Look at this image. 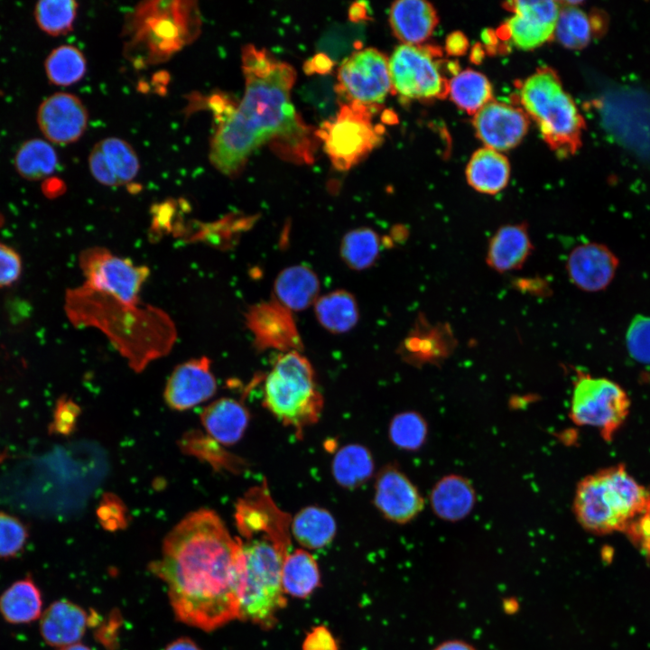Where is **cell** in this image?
Instances as JSON below:
<instances>
[{
  "instance_id": "7bdbcfd3",
  "label": "cell",
  "mask_w": 650,
  "mask_h": 650,
  "mask_svg": "<svg viewBox=\"0 0 650 650\" xmlns=\"http://www.w3.org/2000/svg\"><path fill=\"white\" fill-rule=\"evenodd\" d=\"M624 533L639 549L650 556V488L648 500L645 507L629 524Z\"/></svg>"
},
{
  "instance_id": "836d02e7",
  "label": "cell",
  "mask_w": 650,
  "mask_h": 650,
  "mask_svg": "<svg viewBox=\"0 0 650 650\" xmlns=\"http://www.w3.org/2000/svg\"><path fill=\"white\" fill-rule=\"evenodd\" d=\"M373 471L372 456L367 448L359 444L342 447L332 460L333 477L344 488L360 486L372 476Z\"/></svg>"
},
{
  "instance_id": "44dd1931",
  "label": "cell",
  "mask_w": 650,
  "mask_h": 650,
  "mask_svg": "<svg viewBox=\"0 0 650 650\" xmlns=\"http://www.w3.org/2000/svg\"><path fill=\"white\" fill-rule=\"evenodd\" d=\"M92 618L81 607L66 599L58 600L42 614L40 631L48 645L68 646L82 638Z\"/></svg>"
},
{
  "instance_id": "d590c367",
  "label": "cell",
  "mask_w": 650,
  "mask_h": 650,
  "mask_svg": "<svg viewBox=\"0 0 650 650\" xmlns=\"http://www.w3.org/2000/svg\"><path fill=\"white\" fill-rule=\"evenodd\" d=\"M574 2L561 5L555 26L554 36L564 47L571 50L584 48L591 40L594 23Z\"/></svg>"
},
{
  "instance_id": "bcb514c9",
  "label": "cell",
  "mask_w": 650,
  "mask_h": 650,
  "mask_svg": "<svg viewBox=\"0 0 650 650\" xmlns=\"http://www.w3.org/2000/svg\"><path fill=\"white\" fill-rule=\"evenodd\" d=\"M98 516L102 525L108 530L121 528L125 523L123 506L115 497L109 496L99 507Z\"/></svg>"
},
{
  "instance_id": "e0dca14e",
  "label": "cell",
  "mask_w": 650,
  "mask_h": 650,
  "mask_svg": "<svg viewBox=\"0 0 650 650\" xmlns=\"http://www.w3.org/2000/svg\"><path fill=\"white\" fill-rule=\"evenodd\" d=\"M473 125L485 147L500 152L522 141L528 129V118L521 108L490 101L475 114Z\"/></svg>"
},
{
  "instance_id": "277c9868",
  "label": "cell",
  "mask_w": 650,
  "mask_h": 650,
  "mask_svg": "<svg viewBox=\"0 0 650 650\" xmlns=\"http://www.w3.org/2000/svg\"><path fill=\"white\" fill-rule=\"evenodd\" d=\"M240 541L244 571L238 618L271 628L286 605L282 571L291 552V526L265 529Z\"/></svg>"
},
{
  "instance_id": "5b68a950",
  "label": "cell",
  "mask_w": 650,
  "mask_h": 650,
  "mask_svg": "<svg viewBox=\"0 0 650 650\" xmlns=\"http://www.w3.org/2000/svg\"><path fill=\"white\" fill-rule=\"evenodd\" d=\"M648 497L649 488L618 464L582 478L577 485L572 508L579 524L590 533L625 532Z\"/></svg>"
},
{
  "instance_id": "c3c4849f",
  "label": "cell",
  "mask_w": 650,
  "mask_h": 650,
  "mask_svg": "<svg viewBox=\"0 0 650 650\" xmlns=\"http://www.w3.org/2000/svg\"><path fill=\"white\" fill-rule=\"evenodd\" d=\"M432 650H477L474 645L461 639H450L441 642Z\"/></svg>"
},
{
  "instance_id": "4dcf8cb0",
  "label": "cell",
  "mask_w": 650,
  "mask_h": 650,
  "mask_svg": "<svg viewBox=\"0 0 650 650\" xmlns=\"http://www.w3.org/2000/svg\"><path fill=\"white\" fill-rule=\"evenodd\" d=\"M59 159L52 144L46 139L30 138L23 142L15 152L14 167L24 180L40 181L52 174Z\"/></svg>"
},
{
  "instance_id": "7dc6e473",
  "label": "cell",
  "mask_w": 650,
  "mask_h": 650,
  "mask_svg": "<svg viewBox=\"0 0 650 650\" xmlns=\"http://www.w3.org/2000/svg\"><path fill=\"white\" fill-rule=\"evenodd\" d=\"M79 412L78 406L70 401L63 400L59 404L55 414V428L61 433H67L74 426Z\"/></svg>"
},
{
  "instance_id": "ffe728a7",
  "label": "cell",
  "mask_w": 650,
  "mask_h": 650,
  "mask_svg": "<svg viewBox=\"0 0 650 650\" xmlns=\"http://www.w3.org/2000/svg\"><path fill=\"white\" fill-rule=\"evenodd\" d=\"M88 165L96 181L106 186H120L133 181L139 160L133 147L118 137H107L93 147Z\"/></svg>"
},
{
  "instance_id": "cb8c5ba5",
  "label": "cell",
  "mask_w": 650,
  "mask_h": 650,
  "mask_svg": "<svg viewBox=\"0 0 650 650\" xmlns=\"http://www.w3.org/2000/svg\"><path fill=\"white\" fill-rule=\"evenodd\" d=\"M202 424L209 436L222 445H232L243 436L249 421L244 404L233 398H220L201 413Z\"/></svg>"
},
{
  "instance_id": "f5cc1de1",
  "label": "cell",
  "mask_w": 650,
  "mask_h": 650,
  "mask_svg": "<svg viewBox=\"0 0 650 650\" xmlns=\"http://www.w3.org/2000/svg\"><path fill=\"white\" fill-rule=\"evenodd\" d=\"M60 650H91L88 646L83 644H73L68 646L61 647Z\"/></svg>"
},
{
  "instance_id": "b9f144b4",
  "label": "cell",
  "mask_w": 650,
  "mask_h": 650,
  "mask_svg": "<svg viewBox=\"0 0 650 650\" xmlns=\"http://www.w3.org/2000/svg\"><path fill=\"white\" fill-rule=\"evenodd\" d=\"M27 536L26 527L19 519L0 512V558H10L19 553Z\"/></svg>"
},
{
  "instance_id": "f6af8a7d",
  "label": "cell",
  "mask_w": 650,
  "mask_h": 650,
  "mask_svg": "<svg viewBox=\"0 0 650 650\" xmlns=\"http://www.w3.org/2000/svg\"><path fill=\"white\" fill-rule=\"evenodd\" d=\"M302 650H339V645L336 638L326 627L317 626L306 635Z\"/></svg>"
},
{
  "instance_id": "4316f807",
  "label": "cell",
  "mask_w": 650,
  "mask_h": 650,
  "mask_svg": "<svg viewBox=\"0 0 650 650\" xmlns=\"http://www.w3.org/2000/svg\"><path fill=\"white\" fill-rule=\"evenodd\" d=\"M510 165L505 155L496 150L484 147L471 156L466 177L469 184L484 194H497L509 181Z\"/></svg>"
},
{
  "instance_id": "9c48e42d",
  "label": "cell",
  "mask_w": 650,
  "mask_h": 650,
  "mask_svg": "<svg viewBox=\"0 0 650 650\" xmlns=\"http://www.w3.org/2000/svg\"><path fill=\"white\" fill-rule=\"evenodd\" d=\"M630 401L625 390L605 377L578 372L571 401V418L578 425L598 428L607 441L626 420Z\"/></svg>"
},
{
  "instance_id": "8fae6325",
  "label": "cell",
  "mask_w": 650,
  "mask_h": 650,
  "mask_svg": "<svg viewBox=\"0 0 650 650\" xmlns=\"http://www.w3.org/2000/svg\"><path fill=\"white\" fill-rule=\"evenodd\" d=\"M83 284L130 303L140 302V292L150 275L146 265H135L110 249L94 246L79 253Z\"/></svg>"
},
{
  "instance_id": "ab89813d",
  "label": "cell",
  "mask_w": 650,
  "mask_h": 650,
  "mask_svg": "<svg viewBox=\"0 0 650 650\" xmlns=\"http://www.w3.org/2000/svg\"><path fill=\"white\" fill-rule=\"evenodd\" d=\"M428 427L424 418L416 412L396 414L389 426L391 441L398 448L414 450L425 442Z\"/></svg>"
},
{
  "instance_id": "603a6c76",
  "label": "cell",
  "mask_w": 650,
  "mask_h": 650,
  "mask_svg": "<svg viewBox=\"0 0 650 650\" xmlns=\"http://www.w3.org/2000/svg\"><path fill=\"white\" fill-rule=\"evenodd\" d=\"M532 250L526 224H508L489 240L486 261L497 272H509L521 268Z\"/></svg>"
},
{
  "instance_id": "ee69618b",
  "label": "cell",
  "mask_w": 650,
  "mask_h": 650,
  "mask_svg": "<svg viewBox=\"0 0 650 650\" xmlns=\"http://www.w3.org/2000/svg\"><path fill=\"white\" fill-rule=\"evenodd\" d=\"M22 269L20 255L13 247L0 241V288L16 283L22 274Z\"/></svg>"
},
{
  "instance_id": "f1b7e54d",
  "label": "cell",
  "mask_w": 650,
  "mask_h": 650,
  "mask_svg": "<svg viewBox=\"0 0 650 650\" xmlns=\"http://www.w3.org/2000/svg\"><path fill=\"white\" fill-rule=\"evenodd\" d=\"M314 312L319 323L331 333L349 331L359 318L355 297L344 290H337L318 297L314 302Z\"/></svg>"
},
{
  "instance_id": "30bf717a",
  "label": "cell",
  "mask_w": 650,
  "mask_h": 650,
  "mask_svg": "<svg viewBox=\"0 0 650 650\" xmlns=\"http://www.w3.org/2000/svg\"><path fill=\"white\" fill-rule=\"evenodd\" d=\"M435 53L426 45H398L388 60L392 91L404 100L445 97L449 81L441 72Z\"/></svg>"
},
{
  "instance_id": "4fadbf2b",
  "label": "cell",
  "mask_w": 650,
  "mask_h": 650,
  "mask_svg": "<svg viewBox=\"0 0 650 650\" xmlns=\"http://www.w3.org/2000/svg\"><path fill=\"white\" fill-rule=\"evenodd\" d=\"M245 323L258 351L274 349L286 353L302 349V341L292 311L277 301L261 302L248 307Z\"/></svg>"
},
{
  "instance_id": "8d00e7d4",
  "label": "cell",
  "mask_w": 650,
  "mask_h": 650,
  "mask_svg": "<svg viewBox=\"0 0 650 650\" xmlns=\"http://www.w3.org/2000/svg\"><path fill=\"white\" fill-rule=\"evenodd\" d=\"M380 251L377 234L367 228L348 232L340 244V255L347 265L355 270L370 267Z\"/></svg>"
},
{
  "instance_id": "e575fe53",
  "label": "cell",
  "mask_w": 650,
  "mask_h": 650,
  "mask_svg": "<svg viewBox=\"0 0 650 650\" xmlns=\"http://www.w3.org/2000/svg\"><path fill=\"white\" fill-rule=\"evenodd\" d=\"M44 71L50 83L67 87L79 81L86 73V59L77 47L60 45L51 50L44 60Z\"/></svg>"
},
{
  "instance_id": "ac0fdd59",
  "label": "cell",
  "mask_w": 650,
  "mask_h": 650,
  "mask_svg": "<svg viewBox=\"0 0 650 650\" xmlns=\"http://www.w3.org/2000/svg\"><path fill=\"white\" fill-rule=\"evenodd\" d=\"M619 260L607 246L589 242L573 248L566 269L571 283L579 289L596 292L605 290L613 281Z\"/></svg>"
},
{
  "instance_id": "ba28073f",
  "label": "cell",
  "mask_w": 650,
  "mask_h": 650,
  "mask_svg": "<svg viewBox=\"0 0 650 650\" xmlns=\"http://www.w3.org/2000/svg\"><path fill=\"white\" fill-rule=\"evenodd\" d=\"M376 107L342 103L338 113L315 132L336 169L349 170L382 142L384 127L373 119Z\"/></svg>"
},
{
  "instance_id": "681fc988",
  "label": "cell",
  "mask_w": 650,
  "mask_h": 650,
  "mask_svg": "<svg viewBox=\"0 0 650 650\" xmlns=\"http://www.w3.org/2000/svg\"><path fill=\"white\" fill-rule=\"evenodd\" d=\"M467 41L460 33H454L447 40V49L452 54H460L466 50Z\"/></svg>"
},
{
  "instance_id": "52a82bcc",
  "label": "cell",
  "mask_w": 650,
  "mask_h": 650,
  "mask_svg": "<svg viewBox=\"0 0 650 650\" xmlns=\"http://www.w3.org/2000/svg\"><path fill=\"white\" fill-rule=\"evenodd\" d=\"M519 98L523 110L537 123L557 154L566 156L578 150L584 120L554 71L543 68L528 77L520 88Z\"/></svg>"
},
{
  "instance_id": "484cf974",
  "label": "cell",
  "mask_w": 650,
  "mask_h": 650,
  "mask_svg": "<svg viewBox=\"0 0 650 650\" xmlns=\"http://www.w3.org/2000/svg\"><path fill=\"white\" fill-rule=\"evenodd\" d=\"M320 281L308 266L297 265L282 270L274 281L275 301L291 311L307 309L318 299Z\"/></svg>"
},
{
  "instance_id": "d6986e66",
  "label": "cell",
  "mask_w": 650,
  "mask_h": 650,
  "mask_svg": "<svg viewBox=\"0 0 650 650\" xmlns=\"http://www.w3.org/2000/svg\"><path fill=\"white\" fill-rule=\"evenodd\" d=\"M375 491L376 506L392 522L406 524L423 508V499L416 487L393 465L379 472Z\"/></svg>"
},
{
  "instance_id": "6da1fadb",
  "label": "cell",
  "mask_w": 650,
  "mask_h": 650,
  "mask_svg": "<svg viewBox=\"0 0 650 650\" xmlns=\"http://www.w3.org/2000/svg\"><path fill=\"white\" fill-rule=\"evenodd\" d=\"M243 571L240 538H233L220 517L205 508L172 529L162 557L151 564L167 585L176 618L206 631L238 618Z\"/></svg>"
},
{
  "instance_id": "f546056e",
  "label": "cell",
  "mask_w": 650,
  "mask_h": 650,
  "mask_svg": "<svg viewBox=\"0 0 650 650\" xmlns=\"http://www.w3.org/2000/svg\"><path fill=\"white\" fill-rule=\"evenodd\" d=\"M291 533L296 541L307 549H320L335 536L336 522L324 508L307 506L292 519Z\"/></svg>"
},
{
  "instance_id": "8992f818",
  "label": "cell",
  "mask_w": 650,
  "mask_h": 650,
  "mask_svg": "<svg viewBox=\"0 0 650 650\" xmlns=\"http://www.w3.org/2000/svg\"><path fill=\"white\" fill-rule=\"evenodd\" d=\"M264 405L284 426L292 428L298 437L318 422L323 397L311 364L300 351L278 357L265 381Z\"/></svg>"
},
{
  "instance_id": "7402d4cb",
  "label": "cell",
  "mask_w": 650,
  "mask_h": 650,
  "mask_svg": "<svg viewBox=\"0 0 650 650\" xmlns=\"http://www.w3.org/2000/svg\"><path fill=\"white\" fill-rule=\"evenodd\" d=\"M389 23L394 35L403 44L419 45L432 35L438 15L429 2L400 0L390 7Z\"/></svg>"
},
{
  "instance_id": "3957f363",
  "label": "cell",
  "mask_w": 650,
  "mask_h": 650,
  "mask_svg": "<svg viewBox=\"0 0 650 650\" xmlns=\"http://www.w3.org/2000/svg\"><path fill=\"white\" fill-rule=\"evenodd\" d=\"M65 312L74 327L101 331L136 373L169 354L177 339L176 325L164 310L126 302L83 283L67 290Z\"/></svg>"
},
{
  "instance_id": "f35d334b",
  "label": "cell",
  "mask_w": 650,
  "mask_h": 650,
  "mask_svg": "<svg viewBox=\"0 0 650 650\" xmlns=\"http://www.w3.org/2000/svg\"><path fill=\"white\" fill-rule=\"evenodd\" d=\"M182 449L207 460L217 469H225L233 473H239L245 468V461L219 446V443L209 437H204L200 432H192L181 441Z\"/></svg>"
},
{
  "instance_id": "83f0119b",
  "label": "cell",
  "mask_w": 650,
  "mask_h": 650,
  "mask_svg": "<svg viewBox=\"0 0 650 650\" xmlns=\"http://www.w3.org/2000/svg\"><path fill=\"white\" fill-rule=\"evenodd\" d=\"M42 608L41 591L31 578L13 583L0 596V613L12 624H26L36 620Z\"/></svg>"
},
{
  "instance_id": "1f68e13d",
  "label": "cell",
  "mask_w": 650,
  "mask_h": 650,
  "mask_svg": "<svg viewBox=\"0 0 650 650\" xmlns=\"http://www.w3.org/2000/svg\"><path fill=\"white\" fill-rule=\"evenodd\" d=\"M320 573L314 557L302 549L290 552L282 571L285 593L300 599L310 596L320 585Z\"/></svg>"
},
{
  "instance_id": "2e32d148",
  "label": "cell",
  "mask_w": 650,
  "mask_h": 650,
  "mask_svg": "<svg viewBox=\"0 0 650 650\" xmlns=\"http://www.w3.org/2000/svg\"><path fill=\"white\" fill-rule=\"evenodd\" d=\"M216 390L211 361L203 356L174 367L166 383L164 398L172 409L184 411L212 397Z\"/></svg>"
},
{
  "instance_id": "f907efd6",
  "label": "cell",
  "mask_w": 650,
  "mask_h": 650,
  "mask_svg": "<svg viewBox=\"0 0 650 650\" xmlns=\"http://www.w3.org/2000/svg\"><path fill=\"white\" fill-rule=\"evenodd\" d=\"M164 650H200V648L190 638L181 637L170 643Z\"/></svg>"
},
{
  "instance_id": "5bb4252c",
  "label": "cell",
  "mask_w": 650,
  "mask_h": 650,
  "mask_svg": "<svg viewBox=\"0 0 650 650\" xmlns=\"http://www.w3.org/2000/svg\"><path fill=\"white\" fill-rule=\"evenodd\" d=\"M506 7L513 13L506 23V31L517 48L533 50L554 36L560 3L511 1L506 4Z\"/></svg>"
},
{
  "instance_id": "7c38bea8",
  "label": "cell",
  "mask_w": 650,
  "mask_h": 650,
  "mask_svg": "<svg viewBox=\"0 0 650 650\" xmlns=\"http://www.w3.org/2000/svg\"><path fill=\"white\" fill-rule=\"evenodd\" d=\"M388 60L375 48L352 52L338 70L337 94L345 103L379 107L392 90Z\"/></svg>"
},
{
  "instance_id": "d4e9b609",
  "label": "cell",
  "mask_w": 650,
  "mask_h": 650,
  "mask_svg": "<svg viewBox=\"0 0 650 650\" xmlns=\"http://www.w3.org/2000/svg\"><path fill=\"white\" fill-rule=\"evenodd\" d=\"M430 501L441 519L456 522L465 518L476 503V492L469 480L451 474L441 478L433 487Z\"/></svg>"
},
{
  "instance_id": "7a4b0ae2",
  "label": "cell",
  "mask_w": 650,
  "mask_h": 650,
  "mask_svg": "<svg viewBox=\"0 0 650 650\" xmlns=\"http://www.w3.org/2000/svg\"><path fill=\"white\" fill-rule=\"evenodd\" d=\"M242 70L245 92L211 139V164L222 174L236 177L252 153L266 143L286 159L310 163L315 143L292 103L293 67L248 44L242 51Z\"/></svg>"
},
{
  "instance_id": "74e56055",
  "label": "cell",
  "mask_w": 650,
  "mask_h": 650,
  "mask_svg": "<svg viewBox=\"0 0 650 650\" xmlns=\"http://www.w3.org/2000/svg\"><path fill=\"white\" fill-rule=\"evenodd\" d=\"M77 10L73 0H41L33 7V17L43 32L60 36L72 30Z\"/></svg>"
},
{
  "instance_id": "9a60e30c",
  "label": "cell",
  "mask_w": 650,
  "mask_h": 650,
  "mask_svg": "<svg viewBox=\"0 0 650 650\" xmlns=\"http://www.w3.org/2000/svg\"><path fill=\"white\" fill-rule=\"evenodd\" d=\"M88 115L75 95L56 92L42 101L36 113L40 131L51 144H68L78 141L86 131Z\"/></svg>"
},
{
  "instance_id": "816d5d0a",
  "label": "cell",
  "mask_w": 650,
  "mask_h": 650,
  "mask_svg": "<svg viewBox=\"0 0 650 650\" xmlns=\"http://www.w3.org/2000/svg\"><path fill=\"white\" fill-rule=\"evenodd\" d=\"M365 14H366V13L364 12V8L361 6V4L358 6L357 5V4H355L351 7L350 12H349V16L354 21L362 19L365 16Z\"/></svg>"
},
{
  "instance_id": "60d3db41",
  "label": "cell",
  "mask_w": 650,
  "mask_h": 650,
  "mask_svg": "<svg viewBox=\"0 0 650 650\" xmlns=\"http://www.w3.org/2000/svg\"><path fill=\"white\" fill-rule=\"evenodd\" d=\"M626 343L629 355L636 361L650 365V316L636 315L632 320Z\"/></svg>"
},
{
  "instance_id": "d6a6232c",
  "label": "cell",
  "mask_w": 650,
  "mask_h": 650,
  "mask_svg": "<svg viewBox=\"0 0 650 650\" xmlns=\"http://www.w3.org/2000/svg\"><path fill=\"white\" fill-rule=\"evenodd\" d=\"M452 101L469 114H476L492 99L489 80L480 72L465 70L455 73L448 83Z\"/></svg>"
}]
</instances>
